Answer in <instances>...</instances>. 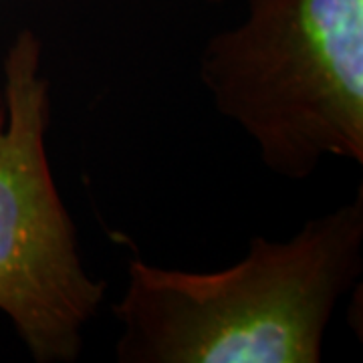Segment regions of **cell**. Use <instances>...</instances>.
Listing matches in <instances>:
<instances>
[{"instance_id":"cell-1","label":"cell","mask_w":363,"mask_h":363,"mask_svg":"<svg viewBox=\"0 0 363 363\" xmlns=\"http://www.w3.org/2000/svg\"><path fill=\"white\" fill-rule=\"evenodd\" d=\"M363 192L285 240L192 272L128 262L113 305L119 363H317L339 298L362 272Z\"/></svg>"},{"instance_id":"cell-4","label":"cell","mask_w":363,"mask_h":363,"mask_svg":"<svg viewBox=\"0 0 363 363\" xmlns=\"http://www.w3.org/2000/svg\"><path fill=\"white\" fill-rule=\"evenodd\" d=\"M4 117V99H2V91H0V121Z\"/></svg>"},{"instance_id":"cell-2","label":"cell","mask_w":363,"mask_h":363,"mask_svg":"<svg viewBox=\"0 0 363 363\" xmlns=\"http://www.w3.org/2000/svg\"><path fill=\"white\" fill-rule=\"evenodd\" d=\"M198 75L272 174L363 162V0H248L242 23L206 40Z\"/></svg>"},{"instance_id":"cell-3","label":"cell","mask_w":363,"mask_h":363,"mask_svg":"<svg viewBox=\"0 0 363 363\" xmlns=\"http://www.w3.org/2000/svg\"><path fill=\"white\" fill-rule=\"evenodd\" d=\"M0 121V311L37 363L77 362L105 301L47 154L51 83L37 33L21 30L4 57Z\"/></svg>"},{"instance_id":"cell-5","label":"cell","mask_w":363,"mask_h":363,"mask_svg":"<svg viewBox=\"0 0 363 363\" xmlns=\"http://www.w3.org/2000/svg\"><path fill=\"white\" fill-rule=\"evenodd\" d=\"M206 2H222V0H206Z\"/></svg>"}]
</instances>
